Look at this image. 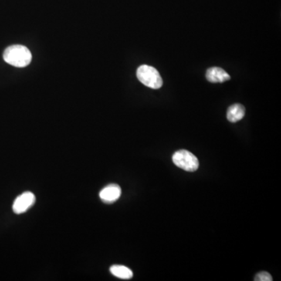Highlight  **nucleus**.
Segmentation results:
<instances>
[{
    "mask_svg": "<svg viewBox=\"0 0 281 281\" xmlns=\"http://www.w3.org/2000/svg\"><path fill=\"white\" fill-rule=\"evenodd\" d=\"M206 78L211 83H223L231 79V77L222 68L211 67L206 72Z\"/></svg>",
    "mask_w": 281,
    "mask_h": 281,
    "instance_id": "6",
    "label": "nucleus"
},
{
    "mask_svg": "<svg viewBox=\"0 0 281 281\" xmlns=\"http://www.w3.org/2000/svg\"><path fill=\"white\" fill-rule=\"evenodd\" d=\"M36 201L35 194L30 191L21 194L16 198L13 204V211L16 214H22L33 206Z\"/></svg>",
    "mask_w": 281,
    "mask_h": 281,
    "instance_id": "4",
    "label": "nucleus"
},
{
    "mask_svg": "<svg viewBox=\"0 0 281 281\" xmlns=\"http://www.w3.org/2000/svg\"><path fill=\"white\" fill-rule=\"evenodd\" d=\"M121 188L116 184H110L106 186L99 193V198L106 204H111L120 198Z\"/></svg>",
    "mask_w": 281,
    "mask_h": 281,
    "instance_id": "5",
    "label": "nucleus"
},
{
    "mask_svg": "<svg viewBox=\"0 0 281 281\" xmlns=\"http://www.w3.org/2000/svg\"><path fill=\"white\" fill-rule=\"evenodd\" d=\"M109 270L113 276L120 278V279H129L133 276V272L131 269L124 265H113L110 267Z\"/></svg>",
    "mask_w": 281,
    "mask_h": 281,
    "instance_id": "8",
    "label": "nucleus"
},
{
    "mask_svg": "<svg viewBox=\"0 0 281 281\" xmlns=\"http://www.w3.org/2000/svg\"><path fill=\"white\" fill-rule=\"evenodd\" d=\"M173 162L179 168L188 172L198 170L199 163L198 158L193 153L187 150H179L173 156Z\"/></svg>",
    "mask_w": 281,
    "mask_h": 281,
    "instance_id": "3",
    "label": "nucleus"
},
{
    "mask_svg": "<svg viewBox=\"0 0 281 281\" xmlns=\"http://www.w3.org/2000/svg\"><path fill=\"white\" fill-rule=\"evenodd\" d=\"M137 78L140 83L153 89H159L163 86V79L156 68L148 65L139 66Z\"/></svg>",
    "mask_w": 281,
    "mask_h": 281,
    "instance_id": "2",
    "label": "nucleus"
},
{
    "mask_svg": "<svg viewBox=\"0 0 281 281\" xmlns=\"http://www.w3.org/2000/svg\"><path fill=\"white\" fill-rule=\"evenodd\" d=\"M255 281H272V276L267 272H261L256 274L255 277Z\"/></svg>",
    "mask_w": 281,
    "mask_h": 281,
    "instance_id": "9",
    "label": "nucleus"
},
{
    "mask_svg": "<svg viewBox=\"0 0 281 281\" xmlns=\"http://www.w3.org/2000/svg\"><path fill=\"white\" fill-rule=\"evenodd\" d=\"M245 114V109L242 105L234 104L228 108L227 117L231 123H236L243 118Z\"/></svg>",
    "mask_w": 281,
    "mask_h": 281,
    "instance_id": "7",
    "label": "nucleus"
},
{
    "mask_svg": "<svg viewBox=\"0 0 281 281\" xmlns=\"http://www.w3.org/2000/svg\"><path fill=\"white\" fill-rule=\"evenodd\" d=\"M31 59V52L25 45H11L4 51L5 62L16 67H25L29 65Z\"/></svg>",
    "mask_w": 281,
    "mask_h": 281,
    "instance_id": "1",
    "label": "nucleus"
}]
</instances>
